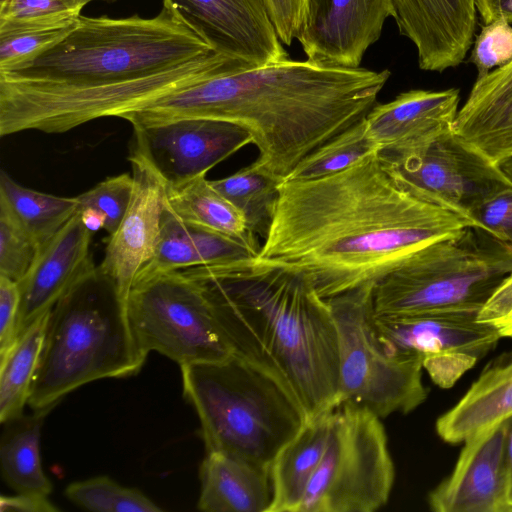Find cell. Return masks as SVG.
<instances>
[{
  "label": "cell",
  "instance_id": "5bb4252c",
  "mask_svg": "<svg viewBox=\"0 0 512 512\" xmlns=\"http://www.w3.org/2000/svg\"><path fill=\"white\" fill-rule=\"evenodd\" d=\"M163 5L216 52L250 69L289 59L265 0H163Z\"/></svg>",
  "mask_w": 512,
  "mask_h": 512
},
{
  "label": "cell",
  "instance_id": "d590c367",
  "mask_svg": "<svg viewBox=\"0 0 512 512\" xmlns=\"http://www.w3.org/2000/svg\"><path fill=\"white\" fill-rule=\"evenodd\" d=\"M470 215L512 254V179L493 185L469 206Z\"/></svg>",
  "mask_w": 512,
  "mask_h": 512
},
{
  "label": "cell",
  "instance_id": "7bdbcfd3",
  "mask_svg": "<svg viewBox=\"0 0 512 512\" xmlns=\"http://www.w3.org/2000/svg\"><path fill=\"white\" fill-rule=\"evenodd\" d=\"M0 510L17 512H56L60 509L48 499L47 495L17 493V495L14 496H1Z\"/></svg>",
  "mask_w": 512,
  "mask_h": 512
},
{
  "label": "cell",
  "instance_id": "f35d334b",
  "mask_svg": "<svg viewBox=\"0 0 512 512\" xmlns=\"http://www.w3.org/2000/svg\"><path fill=\"white\" fill-rule=\"evenodd\" d=\"M512 60V26L505 21L483 25L477 35L470 56L478 76H483L494 67Z\"/></svg>",
  "mask_w": 512,
  "mask_h": 512
},
{
  "label": "cell",
  "instance_id": "ba28073f",
  "mask_svg": "<svg viewBox=\"0 0 512 512\" xmlns=\"http://www.w3.org/2000/svg\"><path fill=\"white\" fill-rule=\"evenodd\" d=\"M474 228L416 251L379 280L374 313L400 316L448 309L480 310L512 271V254L498 242L480 244Z\"/></svg>",
  "mask_w": 512,
  "mask_h": 512
},
{
  "label": "cell",
  "instance_id": "f546056e",
  "mask_svg": "<svg viewBox=\"0 0 512 512\" xmlns=\"http://www.w3.org/2000/svg\"><path fill=\"white\" fill-rule=\"evenodd\" d=\"M0 200L7 204L38 246L56 234L79 210L77 197L29 189L4 171L0 174Z\"/></svg>",
  "mask_w": 512,
  "mask_h": 512
},
{
  "label": "cell",
  "instance_id": "8992f818",
  "mask_svg": "<svg viewBox=\"0 0 512 512\" xmlns=\"http://www.w3.org/2000/svg\"><path fill=\"white\" fill-rule=\"evenodd\" d=\"M180 369L183 394L199 417L206 452L270 468L308 420L281 383L233 353Z\"/></svg>",
  "mask_w": 512,
  "mask_h": 512
},
{
  "label": "cell",
  "instance_id": "4316f807",
  "mask_svg": "<svg viewBox=\"0 0 512 512\" xmlns=\"http://www.w3.org/2000/svg\"><path fill=\"white\" fill-rule=\"evenodd\" d=\"M166 189V208L180 220L238 239L258 255L261 245L244 215L211 185L206 175Z\"/></svg>",
  "mask_w": 512,
  "mask_h": 512
},
{
  "label": "cell",
  "instance_id": "60d3db41",
  "mask_svg": "<svg viewBox=\"0 0 512 512\" xmlns=\"http://www.w3.org/2000/svg\"><path fill=\"white\" fill-rule=\"evenodd\" d=\"M20 301L19 283L0 276V354L9 350L18 339Z\"/></svg>",
  "mask_w": 512,
  "mask_h": 512
},
{
  "label": "cell",
  "instance_id": "7c38bea8",
  "mask_svg": "<svg viewBox=\"0 0 512 512\" xmlns=\"http://www.w3.org/2000/svg\"><path fill=\"white\" fill-rule=\"evenodd\" d=\"M478 310L448 309L400 316L373 313L381 345L396 355H417L432 381L452 387L501 338L477 319Z\"/></svg>",
  "mask_w": 512,
  "mask_h": 512
},
{
  "label": "cell",
  "instance_id": "44dd1931",
  "mask_svg": "<svg viewBox=\"0 0 512 512\" xmlns=\"http://www.w3.org/2000/svg\"><path fill=\"white\" fill-rule=\"evenodd\" d=\"M459 90H409L375 105L365 116L367 130L380 151L408 154L453 133Z\"/></svg>",
  "mask_w": 512,
  "mask_h": 512
},
{
  "label": "cell",
  "instance_id": "ac0fdd59",
  "mask_svg": "<svg viewBox=\"0 0 512 512\" xmlns=\"http://www.w3.org/2000/svg\"><path fill=\"white\" fill-rule=\"evenodd\" d=\"M508 420L463 442L451 474L428 495L431 510L508 512L505 478Z\"/></svg>",
  "mask_w": 512,
  "mask_h": 512
},
{
  "label": "cell",
  "instance_id": "7dc6e473",
  "mask_svg": "<svg viewBox=\"0 0 512 512\" xmlns=\"http://www.w3.org/2000/svg\"><path fill=\"white\" fill-rule=\"evenodd\" d=\"M94 1V0H93ZM103 1H114V0H103Z\"/></svg>",
  "mask_w": 512,
  "mask_h": 512
},
{
  "label": "cell",
  "instance_id": "f1b7e54d",
  "mask_svg": "<svg viewBox=\"0 0 512 512\" xmlns=\"http://www.w3.org/2000/svg\"><path fill=\"white\" fill-rule=\"evenodd\" d=\"M50 311L40 316L6 352L0 354V421L23 415L45 339Z\"/></svg>",
  "mask_w": 512,
  "mask_h": 512
},
{
  "label": "cell",
  "instance_id": "8fae6325",
  "mask_svg": "<svg viewBox=\"0 0 512 512\" xmlns=\"http://www.w3.org/2000/svg\"><path fill=\"white\" fill-rule=\"evenodd\" d=\"M139 349L179 366L219 361L232 354L200 286L182 270L139 277L127 298Z\"/></svg>",
  "mask_w": 512,
  "mask_h": 512
},
{
  "label": "cell",
  "instance_id": "83f0119b",
  "mask_svg": "<svg viewBox=\"0 0 512 512\" xmlns=\"http://www.w3.org/2000/svg\"><path fill=\"white\" fill-rule=\"evenodd\" d=\"M47 411L7 421L0 442L1 472L17 493L49 495L52 484L45 475L40 456L41 426Z\"/></svg>",
  "mask_w": 512,
  "mask_h": 512
},
{
  "label": "cell",
  "instance_id": "cb8c5ba5",
  "mask_svg": "<svg viewBox=\"0 0 512 512\" xmlns=\"http://www.w3.org/2000/svg\"><path fill=\"white\" fill-rule=\"evenodd\" d=\"M512 418V350L480 374L465 395L436 421L439 437L451 444Z\"/></svg>",
  "mask_w": 512,
  "mask_h": 512
},
{
  "label": "cell",
  "instance_id": "9c48e42d",
  "mask_svg": "<svg viewBox=\"0 0 512 512\" xmlns=\"http://www.w3.org/2000/svg\"><path fill=\"white\" fill-rule=\"evenodd\" d=\"M375 285H363L328 302L338 334L339 402L385 418L411 412L426 400L428 391L422 382V358L392 354L376 337Z\"/></svg>",
  "mask_w": 512,
  "mask_h": 512
},
{
  "label": "cell",
  "instance_id": "ffe728a7",
  "mask_svg": "<svg viewBox=\"0 0 512 512\" xmlns=\"http://www.w3.org/2000/svg\"><path fill=\"white\" fill-rule=\"evenodd\" d=\"M399 33L415 46L419 68L443 72L461 64L476 28L475 0H394Z\"/></svg>",
  "mask_w": 512,
  "mask_h": 512
},
{
  "label": "cell",
  "instance_id": "bcb514c9",
  "mask_svg": "<svg viewBox=\"0 0 512 512\" xmlns=\"http://www.w3.org/2000/svg\"><path fill=\"white\" fill-rule=\"evenodd\" d=\"M80 217L84 225L91 231L95 232L101 228H105V216L94 208H85L80 211Z\"/></svg>",
  "mask_w": 512,
  "mask_h": 512
},
{
  "label": "cell",
  "instance_id": "4fadbf2b",
  "mask_svg": "<svg viewBox=\"0 0 512 512\" xmlns=\"http://www.w3.org/2000/svg\"><path fill=\"white\" fill-rule=\"evenodd\" d=\"M131 151L142 156L167 188L206 173L246 146L252 137L242 126L208 118H177L132 124Z\"/></svg>",
  "mask_w": 512,
  "mask_h": 512
},
{
  "label": "cell",
  "instance_id": "7402d4cb",
  "mask_svg": "<svg viewBox=\"0 0 512 512\" xmlns=\"http://www.w3.org/2000/svg\"><path fill=\"white\" fill-rule=\"evenodd\" d=\"M453 136L492 168L512 159V60L477 77L458 110Z\"/></svg>",
  "mask_w": 512,
  "mask_h": 512
},
{
  "label": "cell",
  "instance_id": "f6af8a7d",
  "mask_svg": "<svg viewBox=\"0 0 512 512\" xmlns=\"http://www.w3.org/2000/svg\"><path fill=\"white\" fill-rule=\"evenodd\" d=\"M505 478L508 512H512V418L508 420L505 440Z\"/></svg>",
  "mask_w": 512,
  "mask_h": 512
},
{
  "label": "cell",
  "instance_id": "836d02e7",
  "mask_svg": "<svg viewBox=\"0 0 512 512\" xmlns=\"http://www.w3.org/2000/svg\"><path fill=\"white\" fill-rule=\"evenodd\" d=\"M66 497L78 507L93 512H159L162 509L135 488L122 486L107 476L69 484Z\"/></svg>",
  "mask_w": 512,
  "mask_h": 512
},
{
  "label": "cell",
  "instance_id": "8d00e7d4",
  "mask_svg": "<svg viewBox=\"0 0 512 512\" xmlns=\"http://www.w3.org/2000/svg\"><path fill=\"white\" fill-rule=\"evenodd\" d=\"M133 177L127 173L109 177L90 190L76 196L79 210L94 208L106 219L105 230L113 234L120 225L131 201Z\"/></svg>",
  "mask_w": 512,
  "mask_h": 512
},
{
  "label": "cell",
  "instance_id": "2e32d148",
  "mask_svg": "<svg viewBox=\"0 0 512 512\" xmlns=\"http://www.w3.org/2000/svg\"><path fill=\"white\" fill-rule=\"evenodd\" d=\"M379 155L394 179L411 193L471 218L469 206L478 197L472 191L477 188L475 180L509 178L500 168L486 165L465 150L453 133L416 152L379 151Z\"/></svg>",
  "mask_w": 512,
  "mask_h": 512
},
{
  "label": "cell",
  "instance_id": "d6986e66",
  "mask_svg": "<svg viewBox=\"0 0 512 512\" xmlns=\"http://www.w3.org/2000/svg\"><path fill=\"white\" fill-rule=\"evenodd\" d=\"M91 234L77 212L38 246L29 270L18 282L21 293L18 337L96 268L90 254Z\"/></svg>",
  "mask_w": 512,
  "mask_h": 512
},
{
  "label": "cell",
  "instance_id": "603a6c76",
  "mask_svg": "<svg viewBox=\"0 0 512 512\" xmlns=\"http://www.w3.org/2000/svg\"><path fill=\"white\" fill-rule=\"evenodd\" d=\"M256 257L242 241L186 223L165 207L153 256L136 279L191 267L248 262Z\"/></svg>",
  "mask_w": 512,
  "mask_h": 512
},
{
  "label": "cell",
  "instance_id": "5b68a950",
  "mask_svg": "<svg viewBox=\"0 0 512 512\" xmlns=\"http://www.w3.org/2000/svg\"><path fill=\"white\" fill-rule=\"evenodd\" d=\"M146 358L131 329L127 302L96 267L50 312L28 405L49 412L84 384L137 374Z\"/></svg>",
  "mask_w": 512,
  "mask_h": 512
},
{
  "label": "cell",
  "instance_id": "277c9868",
  "mask_svg": "<svg viewBox=\"0 0 512 512\" xmlns=\"http://www.w3.org/2000/svg\"><path fill=\"white\" fill-rule=\"evenodd\" d=\"M213 52L163 5L152 18L80 15L60 41L0 75L67 87L108 85L157 74Z\"/></svg>",
  "mask_w": 512,
  "mask_h": 512
},
{
  "label": "cell",
  "instance_id": "3957f363",
  "mask_svg": "<svg viewBox=\"0 0 512 512\" xmlns=\"http://www.w3.org/2000/svg\"><path fill=\"white\" fill-rule=\"evenodd\" d=\"M182 271L202 289L232 353L281 383L308 419L339 406L335 319L305 273L252 261Z\"/></svg>",
  "mask_w": 512,
  "mask_h": 512
},
{
  "label": "cell",
  "instance_id": "6da1fadb",
  "mask_svg": "<svg viewBox=\"0 0 512 512\" xmlns=\"http://www.w3.org/2000/svg\"><path fill=\"white\" fill-rule=\"evenodd\" d=\"M379 151L335 174L282 181L252 263L301 271L328 300L376 284L431 243L484 232L475 219L404 188Z\"/></svg>",
  "mask_w": 512,
  "mask_h": 512
},
{
  "label": "cell",
  "instance_id": "e0dca14e",
  "mask_svg": "<svg viewBox=\"0 0 512 512\" xmlns=\"http://www.w3.org/2000/svg\"><path fill=\"white\" fill-rule=\"evenodd\" d=\"M133 192L129 207L117 230L107 239L100 272L127 302L141 269L155 251L166 207V185L152 166L131 151Z\"/></svg>",
  "mask_w": 512,
  "mask_h": 512
},
{
  "label": "cell",
  "instance_id": "74e56055",
  "mask_svg": "<svg viewBox=\"0 0 512 512\" xmlns=\"http://www.w3.org/2000/svg\"><path fill=\"white\" fill-rule=\"evenodd\" d=\"M75 23L76 21L61 28L0 34V72L7 71L45 51L65 37Z\"/></svg>",
  "mask_w": 512,
  "mask_h": 512
},
{
  "label": "cell",
  "instance_id": "ee69618b",
  "mask_svg": "<svg viewBox=\"0 0 512 512\" xmlns=\"http://www.w3.org/2000/svg\"><path fill=\"white\" fill-rule=\"evenodd\" d=\"M475 7L484 25L496 21L512 24V0H475Z\"/></svg>",
  "mask_w": 512,
  "mask_h": 512
},
{
  "label": "cell",
  "instance_id": "9a60e30c",
  "mask_svg": "<svg viewBox=\"0 0 512 512\" xmlns=\"http://www.w3.org/2000/svg\"><path fill=\"white\" fill-rule=\"evenodd\" d=\"M395 15L394 0H305L296 39L309 62L358 68Z\"/></svg>",
  "mask_w": 512,
  "mask_h": 512
},
{
  "label": "cell",
  "instance_id": "52a82bcc",
  "mask_svg": "<svg viewBox=\"0 0 512 512\" xmlns=\"http://www.w3.org/2000/svg\"><path fill=\"white\" fill-rule=\"evenodd\" d=\"M247 69L213 52L132 81L67 87L0 75V135L26 130L62 133L102 117H120L173 91L207 78Z\"/></svg>",
  "mask_w": 512,
  "mask_h": 512
},
{
  "label": "cell",
  "instance_id": "4dcf8cb0",
  "mask_svg": "<svg viewBox=\"0 0 512 512\" xmlns=\"http://www.w3.org/2000/svg\"><path fill=\"white\" fill-rule=\"evenodd\" d=\"M210 183L242 212L250 231L264 240L272 222L281 181L251 163L228 177L210 180Z\"/></svg>",
  "mask_w": 512,
  "mask_h": 512
},
{
  "label": "cell",
  "instance_id": "d6a6232c",
  "mask_svg": "<svg viewBox=\"0 0 512 512\" xmlns=\"http://www.w3.org/2000/svg\"><path fill=\"white\" fill-rule=\"evenodd\" d=\"M93 0H1L0 34L73 24Z\"/></svg>",
  "mask_w": 512,
  "mask_h": 512
},
{
  "label": "cell",
  "instance_id": "1f68e13d",
  "mask_svg": "<svg viewBox=\"0 0 512 512\" xmlns=\"http://www.w3.org/2000/svg\"><path fill=\"white\" fill-rule=\"evenodd\" d=\"M379 150L364 117L311 152L285 180H309L335 174Z\"/></svg>",
  "mask_w": 512,
  "mask_h": 512
},
{
  "label": "cell",
  "instance_id": "e575fe53",
  "mask_svg": "<svg viewBox=\"0 0 512 512\" xmlns=\"http://www.w3.org/2000/svg\"><path fill=\"white\" fill-rule=\"evenodd\" d=\"M38 245L0 200V276L20 282L29 270Z\"/></svg>",
  "mask_w": 512,
  "mask_h": 512
},
{
  "label": "cell",
  "instance_id": "484cf974",
  "mask_svg": "<svg viewBox=\"0 0 512 512\" xmlns=\"http://www.w3.org/2000/svg\"><path fill=\"white\" fill-rule=\"evenodd\" d=\"M333 410L309 418L270 465L272 501L268 512H299L326 449Z\"/></svg>",
  "mask_w": 512,
  "mask_h": 512
},
{
  "label": "cell",
  "instance_id": "b9f144b4",
  "mask_svg": "<svg viewBox=\"0 0 512 512\" xmlns=\"http://www.w3.org/2000/svg\"><path fill=\"white\" fill-rule=\"evenodd\" d=\"M305 0H265L282 43L289 46L298 34Z\"/></svg>",
  "mask_w": 512,
  "mask_h": 512
},
{
  "label": "cell",
  "instance_id": "7a4b0ae2",
  "mask_svg": "<svg viewBox=\"0 0 512 512\" xmlns=\"http://www.w3.org/2000/svg\"><path fill=\"white\" fill-rule=\"evenodd\" d=\"M389 77L388 69L287 59L207 78L121 118L131 124L191 117L238 124L259 151L253 163L282 182L311 152L364 118Z\"/></svg>",
  "mask_w": 512,
  "mask_h": 512
},
{
  "label": "cell",
  "instance_id": "d4e9b609",
  "mask_svg": "<svg viewBox=\"0 0 512 512\" xmlns=\"http://www.w3.org/2000/svg\"><path fill=\"white\" fill-rule=\"evenodd\" d=\"M197 507L204 512H268L270 468L222 452H206Z\"/></svg>",
  "mask_w": 512,
  "mask_h": 512
},
{
  "label": "cell",
  "instance_id": "30bf717a",
  "mask_svg": "<svg viewBox=\"0 0 512 512\" xmlns=\"http://www.w3.org/2000/svg\"><path fill=\"white\" fill-rule=\"evenodd\" d=\"M380 419L348 402L333 410L326 449L299 512H373L388 502L395 468Z\"/></svg>",
  "mask_w": 512,
  "mask_h": 512
},
{
  "label": "cell",
  "instance_id": "ab89813d",
  "mask_svg": "<svg viewBox=\"0 0 512 512\" xmlns=\"http://www.w3.org/2000/svg\"><path fill=\"white\" fill-rule=\"evenodd\" d=\"M477 319L493 327L500 337L512 338V271L483 303Z\"/></svg>",
  "mask_w": 512,
  "mask_h": 512
}]
</instances>
